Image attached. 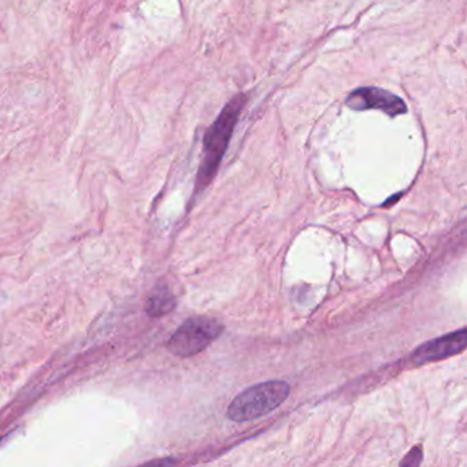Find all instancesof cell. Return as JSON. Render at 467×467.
I'll list each match as a JSON object with an SVG mask.
<instances>
[{
    "instance_id": "obj_1",
    "label": "cell",
    "mask_w": 467,
    "mask_h": 467,
    "mask_svg": "<svg viewBox=\"0 0 467 467\" xmlns=\"http://www.w3.org/2000/svg\"><path fill=\"white\" fill-rule=\"evenodd\" d=\"M245 101V95L234 96L206 132L203 139V161L200 163L196 181L197 190L207 187L215 177Z\"/></svg>"
},
{
    "instance_id": "obj_2",
    "label": "cell",
    "mask_w": 467,
    "mask_h": 467,
    "mask_svg": "<svg viewBox=\"0 0 467 467\" xmlns=\"http://www.w3.org/2000/svg\"><path fill=\"white\" fill-rule=\"evenodd\" d=\"M289 393L290 386L285 381L276 379L256 384L234 398L228 407V417L234 422L258 420L280 407Z\"/></svg>"
},
{
    "instance_id": "obj_3",
    "label": "cell",
    "mask_w": 467,
    "mask_h": 467,
    "mask_svg": "<svg viewBox=\"0 0 467 467\" xmlns=\"http://www.w3.org/2000/svg\"><path fill=\"white\" fill-rule=\"evenodd\" d=\"M224 327L210 317H193L179 327L167 341V350L180 358L193 357L220 337Z\"/></svg>"
},
{
    "instance_id": "obj_4",
    "label": "cell",
    "mask_w": 467,
    "mask_h": 467,
    "mask_svg": "<svg viewBox=\"0 0 467 467\" xmlns=\"http://www.w3.org/2000/svg\"><path fill=\"white\" fill-rule=\"evenodd\" d=\"M345 104L355 111L379 110L391 117L407 113V106L402 97L375 87H363L355 90L348 95Z\"/></svg>"
},
{
    "instance_id": "obj_5",
    "label": "cell",
    "mask_w": 467,
    "mask_h": 467,
    "mask_svg": "<svg viewBox=\"0 0 467 467\" xmlns=\"http://www.w3.org/2000/svg\"><path fill=\"white\" fill-rule=\"evenodd\" d=\"M466 327H462L457 331L422 344L414 352L413 361L417 366H420L429 362L445 359L464 352L466 350Z\"/></svg>"
},
{
    "instance_id": "obj_6",
    "label": "cell",
    "mask_w": 467,
    "mask_h": 467,
    "mask_svg": "<svg viewBox=\"0 0 467 467\" xmlns=\"http://www.w3.org/2000/svg\"><path fill=\"white\" fill-rule=\"evenodd\" d=\"M176 299L166 286H159L148 297L145 303V311L149 317H162L174 310Z\"/></svg>"
},
{
    "instance_id": "obj_7",
    "label": "cell",
    "mask_w": 467,
    "mask_h": 467,
    "mask_svg": "<svg viewBox=\"0 0 467 467\" xmlns=\"http://www.w3.org/2000/svg\"><path fill=\"white\" fill-rule=\"evenodd\" d=\"M420 462H422V448L418 445L404 457V459L400 462V466H420Z\"/></svg>"
}]
</instances>
